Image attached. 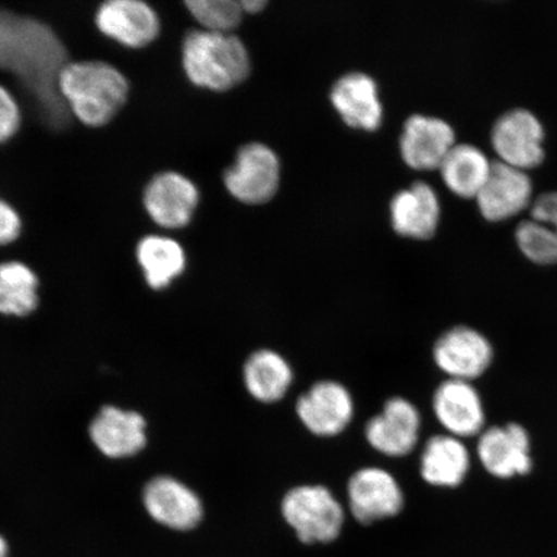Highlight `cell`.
<instances>
[{
  "label": "cell",
  "mask_w": 557,
  "mask_h": 557,
  "mask_svg": "<svg viewBox=\"0 0 557 557\" xmlns=\"http://www.w3.org/2000/svg\"><path fill=\"white\" fill-rule=\"evenodd\" d=\"M70 61L64 41L29 3H0V85L17 101L52 108L65 104L59 75Z\"/></svg>",
  "instance_id": "1"
},
{
  "label": "cell",
  "mask_w": 557,
  "mask_h": 557,
  "mask_svg": "<svg viewBox=\"0 0 557 557\" xmlns=\"http://www.w3.org/2000/svg\"><path fill=\"white\" fill-rule=\"evenodd\" d=\"M59 90L75 120L97 129L120 115L128 102L131 86L127 76L109 62L83 60L62 67Z\"/></svg>",
  "instance_id": "2"
},
{
  "label": "cell",
  "mask_w": 557,
  "mask_h": 557,
  "mask_svg": "<svg viewBox=\"0 0 557 557\" xmlns=\"http://www.w3.org/2000/svg\"><path fill=\"white\" fill-rule=\"evenodd\" d=\"M183 67L195 88L226 94L250 73L246 46L235 34H220L193 26L183 40Z\"/></svg>",
  "instance_id": "3"
},
{
  "label": "cell",
  "mask_w": 557,
  "mask_h": 557,
  "mask_svg": "<svg viewBox=\"0 0 557 557\" xmlns=\"http://www.w3.org/2000/svg\"><path fill=\"white\" fill-rule=\"evenodd\" d=\"M282 513L306 545L337 540L345 521L343 506L323 485H299L290 490L283 498Z\"/></svg>",
  "instance_id": "4"
},
{
  "label": "cell",
  "mask_w": 557,
  "mask_h": 557,
  "mask_svg": "<svg viewBox=\"0 0 557 557\" xmlns=\"http://www.w3.org/2000/svg\"><path fill=\"white\" fill-rule=\"evenodd\" d=\"M222 183L230 197L239 203H268L281 183V165L275 152L259 143L244 145L233 163L222 172Z\"/></svg>",
  "instance_id": "5"
},
{
  "label": "cell",
  "mask_w": 557,
  "mask_h": 557,
  "mask_svg": "<svg viewBox=\"0 0 557 557\" xmlns=\"http://www.w3.org/2000/svg\"><path fill=\"white\" fill-rule=\"evenodd\" d=\"M143 201L152 224L169 234L191 225L200 206V190L185 174L165 171L149 181Z\"/></svg>",
  "instance_id": "6"
},
{
  "label": "cell",
  "mask_w": 557,
  "mask_h": 557,
  "mask_svg": "<svg viewBox=\"0 0 557 557\" xmlns=\"http://www.w3.org/2000/svg\"><path fill=\"white\" fill-rule=\"evenodd\" d=\"M95 24L104 38L132 51L154 45L162 21L149 0H101Z\"/></svg>",
  "instance_id": "7"
},
{
  "label": "cell",
  "mask_w": 557,
  "mask_h": 557,
  "mask_svg": "<svg viewBox=\"0 0 557 557\" xmlns=\"http://www.w3.org/2000/svg\"><path fill=\"white\" fill-rule=\"evenodd\" d=\"M541 122L531 111L517 109L508 111L494 124L492 145L499 162L521 171L533 170L545 159Z\"/></svg>",
  "instance_id": "8"
},
{
  "label": "cell",
  "mask_w": 557,
  "mask_h": 557,
  "mask_svg": "<svg viewBox=\"0 0 557 557\" xmlns=\"http://www.w3.org/2000/svg\"><path fill=\"white\" fill-rule=\"evenodd\" d=\"M348 505L360 524H373L399 515L404 507L401 487L392 473L366 468L354 473L347 485Z\"/></svg>",
  "instance_id": "9"
},
{
  "label": "cell",
  "mask_w": 557,
  "mask_h": 557,
  "mask_svg": "<svg viewBox=\"0 0 557 557\" xmlns=\"http://www.w3.org/2000/svg\"><path fill=\"white\" fill-rule=\"evenodd\" d=\"M434 360L449 380L471 382L492 364L493 347L476 330L456 326L436 341Z\"/></svg>",
  "instance_id": "10"
},
{
  "label": "cell",
  "mask_w": 557,
  "mask_h": 557,
  "mask_svg": "<svg viewBox=\"0 0 557 557\" xmlns=\"http://www.w3.org/2000/svg\"><path fill=\"white\" fill-rule=\"evenodd\" d=\"M297 416L313 435L336 436L350 424L354 401L350 392L338 382L315 383L297 401Z\"/></svg>",
  "instance_id": "11"
},
{
  "label": "cell",
  "mask_w": 557,
  "mask_h": 557,
  "mask_svg": "<svg viewBox=\"0 0 557 557\" xmlns=\"http://www.w3.org/2000/svg\"><path fill=\"white\" fill-rule=\"evenodd\" d=\"M146 511L160 525L186 532L203 519V504L189 486L170 476H158L145 486Z\"/></svg>",
  "instance_id": "12"
},
{
  "label": "cell",
  "mask_w": 557,
  "mask_h": 557,
  "mask_svg": "<svg viewBox=\"0 0 557 557\" xmlns=\"http://www.w3.org/2000/svg\"><path fill=\"white\" fill-rule=\"evenodd\" d=\"M421 414L414 404L393 398L381 414L368 421L366 437L371 447L388 457L408 456L420 437Z\"/></svg>",
  "instance_id": "13"
},
{
  "label": "cell",
  "mask_w": 557,
  "mask_h": 557,
  "mask_svg": "<svg viewBox=\"0 0 557 557\" xmlns=\"http://www.w3.org/2000/svg\"><path fill=\"white\" fill-rule=\"evenodd\" d=\"M478 456L491 475L510 479L532 470L531 441L518 423L483 431L478 442Z\"/></svg>",
  "instance_id": "14"
},
{
  "label": "cell",
  "mask_w": 557,
  "mask_h": 557,
  "mask_svg": "<svg viewBox=\"0 0 557 557\" xmlns=\"http://www.w3.org/2000/svg\"><path fill=\"white\" fill-rule=\"evenodd\" d=\"M532 194V180L525 171L494 162L475 199L485 220L500 222L524 211L531 205Z\"/></svg>",
  "instance_id": "15"
},
{
  "label": "cell",
  "mask_w": 557,
  "mask_h": 557,
  "mask_svg": "<svg viewBox=\"0 0 557 557\" xmlns=\"http://www.w3.org/2000/svg\"><path fill=\"white\" fill-rule=\"evenodd\" d=\"M455 131L438 117L413 115L404 125L400 150L404 162L417 171L441 169L455 148Z\"/></svg>",
  "instance_id": "16"
},
{
  "label": "cell",
  "mask_w": 557,
  "mask_h": 557,
  "mask_svg": "<svg viewBox=\"0 0 557 557\" xmlns=\"http://www.w3.org/2000/svg\"><path fill=\"white\" fill-rule=\"evenodd\" d=\"M433 408L437 421L456 437L482 433L485 413L482 398L471 382L448 380L436 388Z\"/></svg>",
  "instance_id": "17"
},
{
  "label": "cell",
  "mask_w": 557,
  "mask_h": 557,
  "mask_svg": "<svg viewBox=\"0 0 557 557\" xmlns=\"http://www.w3.org/2000/svg\"><path fill=\"white\" fill-rule=\"evenodd\" d=\"M89 436L103 456H136L146 445V421L137 412L113 406L103 407L90 423Z\"/></svg>",
  "instance_id": "18"
},
{
  "label": "cell",
  "mask_w": 557,
  "mask_h": 557,
  "mask_svg": "<svg viewBox=\"0 0 557 557\" xmlns=\"http://www.w3.org/2000/svg\"><path fill=\"white\" fill-rule=\"evenodd\" d=\"M331 100L348 127L367 132L381 127L383 109L377 85L371 76L363 73L343 76L333 86Z\"/></svg>",
  "instance_id": "19"
},
{
  "label": "cell",
  "mask_w": 557,
  "mask_h": 557,
  "mask_svg": "<svg viewBox=\"0 0 557 557\" xmlns=\"http://www.w3.org/2000/svg\"><path fill=\"white\" fill-rule=\"evenodd\" d=\"M136 261L145 284L157 292L171 288L189 264L183 244L170 234L144 236L136 247Z\"/></svg>",
  "instance_id": "20"
},
{
  "label": "cell",
  "mask_w": 557,
  "mask_h": 557,
  "mask_svg": "<svg viewBox=\"0 0 557 557\" xmlns=\"http://www.w3.org/2000/svg\"><path fill=\"white\" fill-rule=\"evenodd\" d=\"M438 220L441 203L436 193L428 184L417 183L396 194L392 201L393 227L406 238H433Z\"/></svg>",
  "instance_id": "21"
},
{
  "label": "cell",
  "mask_w": 557,
  "mask_h": 557,
  "mask_svg": "<svg viewBox=\"0 0 557 557\" xmlns=\"http://www.w3.org/2000/svg\"><path fill=\"white\" fill-rule=\"evenodd\" d=\"M470 469V453L458 437L437 435L424 445L421 475L434 486L456 487L463 483Z\"/></svg>",
  "instance_id": "22"
},
{
  "label": "cell",
  "mask_w": 557,
  "mask_h": 557,
  "mask_svg": "<svg viewBox=\"0 0 557 557\" xmlns=\"http://www.w3.org/2000/svg\"><path fill=\"white\" fill-rule=\"evenodd\" d=\"M244 385L256 400H282L294 381V371L281 354L259 350L250 355L243 369Z\"/></svg>",
  "instance_id": "23"
},
{
  "label": "cell",
  "mask_w": 557,
  "mask_h": 557,
  "mask_svg": "<svg viewBox=\"0 0 557 557\" xmlns=\"http://www.w3.org/2000/svg\"><path fill=\"white\" fill-rule=\"evenodd\" d=\"M491 170L484 152L468 144L455 145L438 169L448 189L465 199L478 197Z\"/></svg>",
  "instance_id": "24"
},
{
  "label": "cell",
  "mask_w": 557,
  "mask_h": 557,
  "mask_svg": "<svg viewBox=\"0 0 557 557\" xmlns=\"http://www.w3.org/2000/svg\"><path fill=\"white\" fill-rule=\"evenodd\" d=\"M40 278L29 264L17 260L0 261V313L30 315L39 305Z\"/></svg>",
  "instance_id": "25"
},
{
  "label": "cell",
  "mask_w": 557,
  "mask_h": 557,
  "mask_svg": "<svg viewBox=\"0 0 557 557\" xmlns=\"http://www.w3.org/2000/svg\"><path fill=\"white\" fill-rule=\"evenodd\" d=\"M184 3L201 30L234 34L242 24L244 11L236 0H184Z\"/></svg>",
  "instance_id": "26"
},
{
  "label": "cell",
  "mask_w": 557,
  "mask_h": 557,
  "mask_svg": "<svg viewBox=\"0 0 557 557\" xmlns=\"http://www.w3.org/2000/svg\"><path fill=\"white\" fill-rule=\"evenodd\" d=\"M517 243L528 260L539 264L557 263V234L542 222L522 221L517 228Z\"/></svg>",
  "instance_id": "27"
},
{
  "label": "cell",
  "mask_w": 557,
  "mask_h": 557,
  "mask_svg": "<svg viewBox=\"0 0 557 557\" xmlns=\"http://www.w3.org/2000/svg\"><path fill=\"white\" fill-rule=\"evenodd\" d=\"M21 125L23 111L16 97L9 88L0 85V145L11 141L18 134Z\"/></svg>",
  "instance_id": "28"
},
{
  "label": "cell",
  "mask_w": 557,
  "mask_h": 557,
  "mask_svg": "<svg viewBox=\"0 0 557 557\" xmlns=\"http://www.w3.org/2000/svg\"><path fill=\"white\" fill-rule=\"evenodd\" d=\"M23 234V220L17 209L0 198V248L11 247Z\"/></svg>",
  "instance_id": "29"
},
{
  "label": "cell",
  "mask_w": 557,
  "mask_h": 557,
  "mask_svg": "<svg viewBox=\"0 0 557 557\" xmlns=\"http://www.w3.org/2000/svg\"><path fill=\"white\" fill-rule=\"evenodd\" d=\"M534 221L542 222L557 234V193H547L534 201L531 211Z\"/></svg>",
  "instance_id": "30"
},
{
  "label": "cell",
  "mask_w": 557,
  "mask_h": 557,
  "mask_svg": "<svg viewBox=\"0 0 557 557\" xmlns=\"http://www.w3.org/2000/svg\"><path fill=\"white\" fill-rule=\"evenodd\" d=\"M240 4L244 13H250V15L263 11L264 7L268 5L264 0H242Z\"/></svg>",
  "instance_id": "31"
},
{
  "label": "cell",
  "mask_w": 557,
  "mask_h": 557,
  "mask_svg": "<svg viewBox=\"0 0 557 557\" xmlns=\"http://www.w3.org/2000/svg\"><path fill=\"white\" fill-rule=\"evenodd\" d=\"M0 557H9V543L0 535Z\"/></svg>",
  "instance_id": "32"
}]
</instances>
